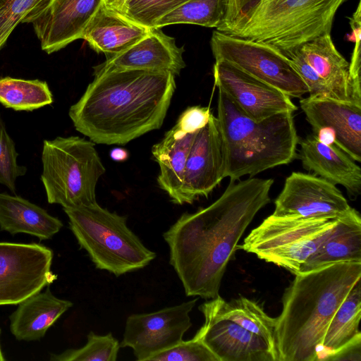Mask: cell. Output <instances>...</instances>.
Returning <instances> with one entry per match:
<instances>
[{
    "label": "cell",
    "instance_id": "1",
    "mask_svg": "<svg viewBox=\"0 0 361 361\" xmlns=\"http://www.w3.org/2000/svg\"><path fill=\"white\" fill-rule=\"evenodd\" d=\"M271 178L230 182L209 206L185 212L163 233L169 263L186 296L214 299L238 243L257 213L271 201Z\"/></svg>",
    "mask_w": 361,
    "mask_h": 361
},
{
    "label": "cell",
    "instance_id": "2",
    "mask_svg": "<svg viewBox=\"0 0 361 361\" xmlns=\"http://www.w3.org/2000/svg\"><path fill=\"white\" fill-rule=\"evenodd\" d=\"M175 89V75L169 72H94L68 115L75 128L92 142L125 145L161 128Z\"/></svg>",
    "mask_w": 361,
    "mask_h": 361
},
{
    "label": "cell",
    "instance_id": "3",
    "mask_svg": "<svg viewBox=\"0 0 361 361\" xmlns=\"http://www.w3.org/2000/svg\"><path fill=\"white\" fill-rule=\"evenodd\" d=\"M361 278V262H342L295 274L276 318L278 361H315L329 324Z\"/></svg>",
    "mask_w": 361,
    "mask_h": 361
},
{
    "label": "cell",
    "instance_id": "4",
    "mask_svg": "<svg viewBox=\"0 0 361 361\" xmlns=\"http://www.w3.org/2000/svg\"><path fill=\"white\" fill-rule=\"evenodd\" d=\"M345 0H227L216 30L265 43L283 54L329 34Z\"/></svg>",
    "mask_w": 361,
    "mask_h": 361
},
{
    "label": "cell",
    "instance_id": "5",
    "mask_svg": "<svg viewBox=\"0 0 361 361\" xmlns=\"http://www.w3.org/2000/svg\"><path fill=\"white\" fill-rule=\"evenodd\" d=\"M217 113L226 157L225 178L230 182L295 159L299 137L292 112L255 121L219 89Z\"/></svg>",
    "mask_w": 361,
    "mask_h": 361
},
{
    "label": "cell",
    "instance_id": "6",
    "mask_svg": "<svg viewBox=\"0 0 361 361\" xmlns=\"http://www.w3.org/2000/svg\"><path fill=\"white\" fill-rule=\"evenodd\" d=\"M63 210L78 244L97 269L119 276L144 268L156 257L128 228L126 216L97 202Z\"/></svg>",
    "mask_w": 361,
    "mask_h": 361
},
{
    "label": "cell",
    "instance_id": "7",
    "mask_svg": "<svg viewBox=\"0 0 361 361\" xmlns=\"http://www.w3.org/2000/svg\"><path fill=\"white\" fill-rule=\"evenodd\" d=\"M42 163L49 204L73 208L97 202L96 185L106 170L93 142L78 136L44 140Z\"/></svg>",
    "mask_w": 361,
    "mask_h": 361
},
{
    "label": "cell",
    "instance_id": "8",
    "mask_svg": "<svg viewBox=\"0 0 361 361\" xmlns=\"http://www.w3.org/2000/svg\"><path fill=\"white\" fill-rule=\"evenodd\" d=\"M338 219L271 214L251 231L242 248L295 275L306 259L333 233Z\"/></svg>",
    "mask_w": 361,
    "mask_h": 361
},
{
    "label": "cell",
    "instance_id": "9",
    "mask_svg": "<svg viewBox=\"0 0 361 361\" xmlns=\"http://www.w3.org/2000/svg\"><path fill=\"white\" fill-rule=\"evenodd\" d=\"M211 48L216 61H224L290 97H301L308 89L289 59L265 43L213 32Z\"/></svg>",
    "mask_w": 361,
    "mask_h": 361
},
{
    "label": "cell",
    "instance_id": "10",
    "mask_svg": "<svg viewBox=\"0 0 361 361\" xmlns=\"http://www.w3.org/2000/svg\"><path fill=\"white\" fill-rule=\"evenodd\" d=\"M53 251L39 243L0 242V306L18 305L49 286Z\"/></svg>",
    "mask_w": 361,
    "mask_h": 361
},
{
    "label": "cell",
    "instance_id": "11",
    "mask_svg": "<svg viewBox=\"0 0 361 361\" xmlns=\"http://www.w3.org/2000/svg\"><path fill=\"white\" fill-rule=\"evenodd\" d=\"M197 298L150 313L133 314L126 322L120 346L130 348L137 361L178 343L190 328V312Z\"/></svg>",
    "mask_w": 361,
    "mask_h": 361
},
{
    "label": "cell",
    "instance_id": "12",
    "mask_svg": "<svg viewBox=\"0 0 361 361\" xmlns=\"http://www.w3.org/2000/svg\"><path fill=\"white\" fill-rule=\"evenodd\" d=\"M102 0H44L22 23L31 24L42 49L50 54L82 38Z\"/></svg>",
    "mask_w": 361,
    "mask_h": 361
},
{
    "label": "cell",
    "instance_id": "13",
    "mask_svg": "<svg viewBox=\"0 0 361 361\" xmlns=\"http://www.w3.org/2000/svg\"><path fill=\"white\" fill-rule=\"evenodd\" d=\"M352 209L336 185L313 174L293 172L275 200L272 214L338 219Z\"/></svg>",
    "mask_w": 361,
    "mask_h": 361
},
{
    "label": "cell",
    "instance_id": "14",
    "mask_svg": "<svg viewBox=\"0 0 361 361\" xmlns=\"http://www.w3.org/2000/svg\"><path fill=\"white\" fill-rule=\"evenodd\" d=\"M226 157L217 118L212 114L192 141L181 186L182 204L207 197L225 178Z\"/></svg>",
    "mask_w": 361,
    "mask_h": 361
},
{
    "label": "cell",
    "instance_id": "15",
    "mask_svg": "<svg viewBox=\"0 0 361 361\" xmlns=\"http://www.w3.org/2000/svg\"><path fill=\"white\" fill-rule=\"evenodd\" d=\"M214 78L217 87L255 121L298 109L289 96L226 61H216Z\"/></svg>",
    "mask_w": 361,
    "mask_h": 361
},
{
    "label": "cell",
    "instance_id": "16",
    "mask_svg": "<svg viewBox=\"0 0 361 361\" xmlns=\"http://www.w3.org/2000/svg\"><path fill=\"white\" fill-rule=\"evenodd\" d=\"M204 324L195 337L200 339L219 361H278L261 337L216 313L207 301L199 307Z\"/></svg>",
    "mask_w": 361,
    "mask_h": 361
},
{
    "label": "cell",
    "instance_id": "17",
    "mask_svg": "<svg viewBox=\"0 0 361 361\" xmlns=\"http://www.w3.org/2000/svg\"><path fill=\"white\" fill-rule=\"evenodd\" d=\"M300 108L314 133L331 132L334 144L357 162L361 161V106L332 98L306 97Z\"/></svg>",
    "mask_w": 361,
    "mask_h": 361
},
{
    "label": "cell",
    "instance_id": "18",
    "mask_svg": "<svg viewBox=\"0 0 361 361\" xmlns=\"http://www.w3.org/2000/svg\"><path fill=\"white\" fill-rule=\"evenodd\" d=\"M183 52L184 48L178 47L173 37L164 34L160 28H151L133 46L94 67V72L144 70L169 72L176 75L185 66Z\"/></svg>",
    "mask_w": 361,
    "mask_h": 361
},
{
    "label": "cell",
    "instance_id": "19",
    "mask_svg": "<svg viewBox=\"0 0 361 361\" xmlns=\"http://www.w3.org/2000/svg\"><path fill=\"white\" fill-rule=\"evenodd\" d=\"M298 157L302 167L334 185L344 187L356 197L361 193V169L334 143L326 144L313 133L299 139Z\"/></svg>",
    "mask_w": 361,
    "mask_h": 361
},
{
    "label": "cell",
    "instance_id": "20",
    "mask_svg": "<svg viewBox=\"0 0 361 361\" xmlns=\"http://www.w3.org/2000/svg\"><path fill=\"white\" fill-rule=\"evenodd\" d=\"M150 30L102 4L85 27L81 39L97 52L113 56L133 46Z\"/></svg>",
    "mask_w": 361,
    "mask_h": 361
},
{
    "label": "cell",
    "instance_id": "21",
    "mask_svg": "<svg viewBox=\"0 0 361 361\" xmlns=\"http://www.w3.org/2000/svg\"><path fill=\"white\" fill-rule=\"evenodd\" d=\"M73 303L54 295L47 286L18 304L11 314L10 330L18 341H38Z\"/></svg>",
    "mask_w": 361,
    "mask_h": 361
},
{
    "label": "cell",
    "instance_id": "22",
    "mask_svg": "<svg viewBox=\"0 0 361 361\" xmlns=\"http://www.w3.org/2000/svg\"><path fill=\"white\" fill-rule=\"evenodd\" d=\"M63 227L58 218L18 195L0 193V230L11 234L27 233L39 240L51 238Z\"/></svg>",
    "mask_w": 361,
    "mask_h": 361
},
{
    "label": "cell",
    "instance_id": "23",
    "mask_svg": "<svg viewBox=\"0 0 361 361\" xmlns=\"http://www.w3.org/2000/svg\"><path fill=\"white\" fill-rule=\"evenodd\" d=\"M342 262H361V219L354 208L338 218L333 233L306 259L299 273Z\"/></svg>",
    "mask_w": 361,
    "mask_h": 361
},
{
    "label": "cell",
    "instance_id": "24",
    "mask_svg": "<svg viewBox=\"0 0 361 361\" xmlns=\"http://www.w3.org/2000/svg\"><path fill=\"white\" fill-rule=\"evenodd\" d=\"M197 132L183 133L173 126L152 148L159 166L158 185L174 204H182L181 186L185 164Z\"/></svg>",
    "mask_w": 361,
    "mask_h": 361
},
{
    "label": "cell",
    "instance_id": "25",
    "mask_svg": "<svg viewBox=\"0 0 361 361\" xmlns=\"http://www.w3.org/2000/svg\"><path fill=\"white\" fill-rule=\"evenodd\" d=\"M298 49L332 91L336 99L353 103L350 90L349 63L336 49L329 34L319 36Z\"/></svg>",
    "mask_w": 361,
    "mask_h": 361
},
{
    "label": "cell",
    "instance_id": "26",
    "mask_svg": "<svg viewBox=\"0 0 361 361\" xmlns=\"http://www.w3.org/2000/svg\"><path fill=\"white\" fill-rule=\"evenodd\" d=\"M207 302L219 316L261 337L277 353L275 342L276 318L269 317L255 302L240 297L228 302L219 295Z\"/></svg>",
    "mask_w": 361,
    "mask_h": 361
},
{
    "label": "cell",
    "instance_id": "27",
    "mask_svg": "<svg viewBox=\"0 0 361 361\" xmlns=\"http://www.w3.org/2000/svg\"><path fill=\"white\" fill-rule=\"evenodd\" d=\"M361 317L360 279L350 289L332 317L326 331L322 348L335 350L361 333L359 324Z\"/></svg>",
    "mask_w": 361,
    "mask_h": 361
},
{
    "label": "cell",
    "instance_id": "28",
    "mask_svg": "<svg viewBox=\"0 0 361 361\" xmlns=\"http://www.w3.org/2000/svg\"><path fill=\"white\" fill-rule=\"evenodd\" d=\"M46 81L5 77L0 78V103L14 111H31L53 103Z\"/></svg>",
    "mask_w": 361,
    "mask_h": 361
},
{
    "label": "cell",
    "instance_id": "29",
    "mask_svg": "<svg viewBox=\"0 0 361 361\" xmlns=\"http://www.w3.org/2000/svg\"><path fill=\"white\" fill-rule=\"evenodd\" d=\"M227 0H188L158 20L154 28L173 24H193L218 28L226 13Z\"/></svg>",
    "mask_w": 361,
    "mask_h": 361
},
{
    "label": "cell",
    "instance_id": "30",
    "mask_svg": "<svg viewBox=\"0 0 361 361\" xmlns=\"http://www.w3.org/2000/svg\"><path fill=\"white\" fill-rule=\"evenodd\" d=\"M120 343L111 333L98 335L90 331L86 344L80 348L68 349L60 354H51V361H116Z\"/></svg>",
    "mask_w": 361,
    "mask_h": 361
},
{
    "label": "cell",
    "instance_id": "31",
    "mask_svg": "<svg viewBox=\"0 0 361 361\" xmlns=\"http://www.w3.org/2000/svg\"><path fill=\"white\" fill-rule=\"evenodd\" d=\"M188 0H129L123 15L149 28Z\"/></svg>",
    "mask_w": 361,
    "mask_h": 361
},
{
    "label": "cell",
    "instance_id": "32",
    "mask_svg": "<svg viewBox=\"0 0 361 361\" xmlns=\"http://www.w3.org/2000/svg\"><path fill=\"white\" fill-rule=\"evenodd\" d=\"M18 154L0 116V184L16 192L17 179L24 176L27 168L18 164Z\"/></svg>",
    "mask_w": 361,
    "mask_h": 361
},
{
    "label": "cell",
    "instance_id": "33",
    "mask_svg": "<svg viewBox=\"0 0 361 361\" xmlns=\"http://www.w3.org/2000/svg\"><path fill=\"white\" fill-rule=\"evenodd\" d=\"M219 361L199 338L182 340L176 345L149 357L147 361Z\"/></svg>",
    "mask_w": 361,
    "mask_h": 361
},
{
    "label": "cell",
    "instance_id": "34",
    "mask_svg": "<svg viewBox=\"0 0 361 361\" xmlns=\"http://www.w3.org/2000/svg\"><path fill=\"white\" fill-rule=\"evenodd\" d=\"M44 0H5L0 6V51L15 28Z\"/></svg>",
    "mask_w": 361,
    "mask_h": 361
},
{
    "label": "cell",
    "instance_id": "35",
    "mask_svg": "<svg viewBox=\"0 0 361 361\" xmlns=\"http://www.w3.org/2000/svg\"><path fill=\"white\" fill-rule=\"evenodd\" d=\"M284 55L289 59L291 65L307 87L309 97L336 99L332 91L306 61L298 48L287 52Z\"/></svg>",
    "mask_w": 361,
    "mask_h": 361
},
{
    "label": "cell",
    "instance_id": "36",
    "mask_svg": "<svg viewBox=\"0 0 361 361\" xmlns=\"http://www.w3.org/2000/svg\"><path fill=\"white\" fill-rule=\"evenodd\" d=\"M212 114L208 107H188L180 114L174 127L183 133H195L207 124Z\"/></svg>",
    "mask_w": 361,
    "mask_h": 361
},
{
    "label": "cell",
    "instance_id": "37",
    "mask_svg": "<svg viewBox=\"0 0 361 361\" xmlns=\"http://www.w3.org/2000/svg\"><path fill=\"white\" fill-rule=\"evenodd\" d=\"M331 361H361V333L339 348L330 351L324 357Z\"/></svg>",
    "mask_w": 361,
    "mask_h": 361
},
{
    "label": "cell",
    "instance_id": "38",
    "mask_svg": "<svg viewBox=\"0 0 361 361\" xmlns=\"http://www.w3.org/2000/svg\"><path fill=\"white\" fill-rule=\"evenodd\" d=\"M128 1L129 0H102V4L109 10L123 14Z\"/></svg>",
    "mask_w": 361,
    "mask_h": 361
},
{
    "label": "cell",
    "instance_id": "39",
    "mask_svg": "<svg viewBox=\"0 0 361 361\" xmlns=\"http://www.w3.org/2000/svg\"><path fill=\"white\" fill-rule=\"evenodd\" d=\"M111 159L116 161H123L128 159V153L123 148H114L110 152Z\"/></svg>",
    "mask_w": 361,
    "mask_h": 361
},
{
    "label": "cell",
    "instance_id": "40",
    "mask_svg": "<svg viewBox=\"0 0 361 361\" xmlns=\"http://www.w3.org/2000/svg\"><path fill=\"white\" fill-rule=\"evenodd\" d=\"M0 333H1V329H0ZM5 360V358L3 355V353L1 352V346H0V361H4Z\"/></svg>",
    "mask_w": 361,
    "mask_h": 361
},
{
    "label": "cell",
    "instance_id": "41",
    "mask_svg": "<svg viewBox=\"0 0 361 361\" xmlns=\"http://www.w3.org/2000/svg\"><path fill=\"white\" fill-rule=\"evenodd\" d=\"M5 0H0V6L2 4V3Z\"/></svg>",
    "mask_w": 361,
    "mask_h": 361
}]
</instances>
